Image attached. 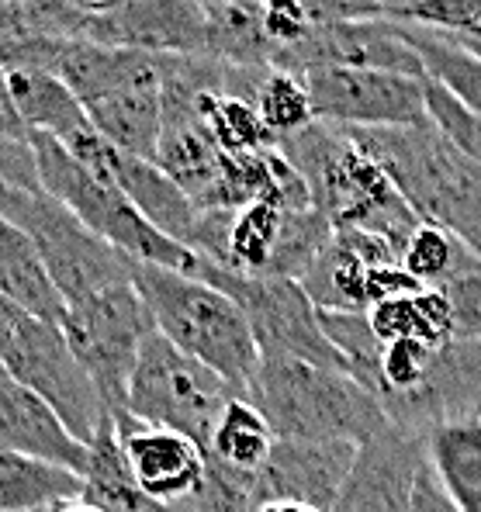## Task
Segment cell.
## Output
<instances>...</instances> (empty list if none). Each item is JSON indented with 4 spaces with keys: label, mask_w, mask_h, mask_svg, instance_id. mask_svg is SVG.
<instances>
[{
    "label": "cell",
    "mask_w": 481,
    "mask_h": 512,
    "mask_svg": "<svg viewBox=\"0 0 481 512\" xmlns=\"http://www.w3.org/2000/svg\"><path fill=\"white\" fill-rule=\"evenodd\" d=\"M277 153L305 177L315 212L333 229H367L405 253L419 218L395 191L378 160L364 153L340 125L312 122L302 132L277 142Z\"/></svg>",
    "instance_id": "obj_1"
},
{
    "label": "cell",
    "mask_w": 481,
    "mask_h": 512,
    "mask_svg": "<svg viewBox=\"0 0 481 512\" xmlns=\"http://www.w3.org/2000/svg\"><path fill=\"white\" fill-rule=\"evenodd\" d=\"M381 163L423 225L457 236L481 256V167L426 118L402 128H343Z\"/></svg>",
    "instance_id": "obj_2"
},
{
    "label": "cell",
    "mask_w": 481,
    "mask_h": 512,
    "mask_svg": "<svg viewBox=\"0 0 481 512\" xmlns=\"http://www.w3.org/2000/svg\"><path fill=\"white\" fill-rule=\"evenodd\" d=\"M132 284L153 315L156 333L243 398L260 367V346L236 298L208 281L149 263H132Z\"/></svg>",
    "instance_id": "obj_3"
},
{
    "label": "cell",
    "mask_w": 481,
    "mask_h": 512,
    "mask_svg": "<svg viewBox=\"0 0 481 512\" xmlns=\"http://www.w3.org/2000/svg\"><path fill=\"white\" fill-rule=\"evenodd\" d=\"M243 398L263 412L277 440L360 447L392 426L357 378L295 357H260Z\"/></svg>",
    "instance_id": "obj_4"
},
{
    "label": "cell",
    "mask_w": 481,
    "mask_h": 512,
    "mask_svg": "<svg viewBox=\"0 0 481 512\" xmlns=\"http://www.w3.org/2000/svg\"><path fill=\"white\" fill-rule=\"evenodd\" d=\"M32 149L42 191L70 208L94 236H101L104 243L115 246L118 253H125L135 263L177 270V274L198 277V281L205 277L208 260H201L198 253H191L187 246L163 236L156 225H149L111 180H101L84 170L56 139L32 135Z\"/></svg>",
    "instance_id": "obj_5"
},
{
    "label": "cell",
    "mask_w": 481,
    "mask_h": 512,
    "mask_svg": "<svg viewBox=\"0 0 481 512\" xmlns=\"http://www.w3.org/2000/svg\"><path fill=\"white\" fill-rule=\"evenodd\" d=\"M0 215L32 239L66 308L132 281L135 260L94 236L70 208L59 205L42 187L0 184Z\"/></svg>",
    "instance_id": "obj_6"
},
{
    "label": "cell",
    "mask_w": 481,
    "mask_h": 512,
    "mask_svg": "<svg viewBox=\"0 0 481 512\" xmlns=\"http://www.w3.org/2000/svg\"><path fill=\"white\" fill-rule=\"evenodd\" d=\"M0 367L32 388L80 443L94 440L108 409L59 322L35 319L0 298Z\"/></svg>",
    "instance_id": "obj_7"
},
{
    "label": "cell",
    "mask_w": 481,
    "mask_h": 512,
    "mask_svg": "<svg viewBox=\"0 0 481 512\" xmlns=\"http://www.w3.org/2000/svg\"><path fill=\"white\" fill-rule=\"evenodd\" d=\"M232 398L236 391L219 374L180 353L160 333H153L135 360L125 412L146 426L187 436L191 443H198L201 454H208L219 416Z\"/></svg>",
    "instance_id": "obj_8"
},
{
    "label": "cell",
    "mask_w": 481,
    "mask_h": 512,
    "mask_svg": "<svg viewBox=\"0 0 481 512\" xmlns=\"http://www.w3.org/2000/svg\"><path fill=\"white\" fill-rule=\"evenodd\" d=\"M59 326L94 381L104 409H125L135 360L142 353V343L156 333L153 315L135 291V284H115L80 305H70Z\"/></svg>",
    "instance_id": "obj_9"
},
{
    "label": "cell",
    "mask_w": 481,
    "mask_h": 512,
    "mask_svg": "<svg viewBox=\"0 0 481 512\" xmlns=\"http://www.w3.org/2000/svg\"><path fill=\"white\" fill-rule=\"evenodd\" d=\"M201 281L222 288L236 298L253 329V340L260 346V357H295L305 364H319L329 371H343L347 364L329 343L322 329V312L305 295V288L288 277H243L208 263Z\"/></svg>",
    "instance_id": "obj_10"
},
{
    "label": "cell",
    "mask_w": 481,
    "mask_h": 512,
    "mask_svg": "<svg viewBox=\"0 0 481 512\" xmlns=\"http://www.w3.org/2000/svg\"><path fill=\"white\" fill-rule=\"evenodd\" d=\"M315 122L340 128H402L426 122V80L385 70L322 66L302 77Z\"/></svg>",
    "instance_id": "obj_11"
},
{
    "label": "cell",
    "mask_w": 481,
    "mask_h": 512,
    "mask_svg": "<svg viewBox=\"0 0 481 512\" xmlns=\"http://www.w3.org/2000/svg\"><path fill=\"white\" fill-rule=\"evenodd\" d=\"M322 66H353V70H385L402 77L426 80L423 59L405 39L402 25L392 18L374 21H336V25H312L302 42L277 49L270 70H284L302 80L305 73Z\"/></svg>",
    "instance_id": "obj_12"
},
{
    "label": "cell",
    "mask_w": 481,
    "mask_h": 512,
    "mask_svg": "<svg viewBox=\"0 0 481 512\" xmlns=\"http://www.w3.org/2000/svg\"><path fill=\"white\" fill-rule=\"evenodd\" d=\"M385 419L416 436H430L433 429L464 419H481V340L437 346L423 384L388 405Z\"/></svg>",
    "instance_id": "obj_13"
},
{
    "label": "cell",
    "mask_w": 481,
    "mask_h": 512,
    "mask_svg": "<svg viewBox=\"0 0 481 512\" xmlns=\"http://www.w3.org/2000/svg\"><path fill=\"white\" fill-rule=\"evenodd\" d=\"M80 39L149 56H205L208 21L194 0H135L108 14L84 11Z\"/></svg>",
    "instance_id": "obj_14"
},
{
    "label": "cell",
    "mask_w": 481,
    "mask_h": 512,
    "mask_svg": "<svg viewBox=\"0 0 481 512\" xmlns=\"http://www.w3.org/2000/svg\"><path fill=\"white\" fill-rule=\"evenodd\" d=\"M426 461V436L385 426L357 447V461L333 512H412V488Z\"/></svg>",
    "instance_id": "obj_15"
},
{
    "label": "cell",
    "mask_w": 481,
    "mask_h": 512,
    "mask_svg": "<svg viewBox=\"0 0 481 512\" xmlns=\"http://www.w3.org/2000/svg\"><path fill=\"white\" fill-rule=\"evenodd\" d=\"M353 461H357L353 443L277 440L267 464L257 471L260 509L267 502H298V506L333 512Z\"/></svg>",
    "instance_id": "obj_16"
},
{
    "label": "cell",
    "mask_w": 481,
    "mask_h": 512,
    "mask_svg": "<svg viewBox=\"0 0 481 512\" xmlns=\"http://www.w3.org/2000/svg\"><path fill=\"white\" fill-rule=\"evenodd\" d=\"M139 488L163 506H187L205 481V454L187 436L146 426L125 409L108 412Z\"/></svg>",
    "instance_id": "obj_17"
},
{
    "label": "cell",
    "mask_w": 481,
    "mask_h": 512,
    "mask_svg": "<svg viewBox=\"0 0 481 512\" xmlns=\"http://www.w3.org/2000/svg\"><path fill=\"white\" fill-rule=\"evenodd\" d=\"M0 454H25L84 474L87 443L66 429L63 419L0 367Z\"/></svg>",
    "instance_id": "obj_18"
},
{
    "label": "cell",
    "mask_w": 481,
    "mask_h": 512,
    "mask_svg": "<svg viewBox=\"0 0 481 512\" xmlns=\"http://www.w3.org/2000/svg\"><path fill=\"white\" fill-rule=\"evenodd\" d=\"M87 118L97 135L122 149L135 160H156L163 132V90L160 77L142 80V84L122 87L115 94H104L101 101L87 104Z\"/></svg>",
    "instance_id": "obj_19"
},
{
    "label": "cell",
    "mask_w": 481,
    "mask_h": 512,
    "mask_svg": "<svg viewBox=\"0 0 481 512\" xmlns=\"http://www.w3.org/2000/svg\"><path fill=\"white\" fill-rule=\"evenodd\" d=\"M111 180H115L118 191L139 208V215L146 218L149 225H156L163 236H170L174 243L191 250V236H194V229H198L201 208L194 205L156 163L118 153Z\"/></svg>",
    "instance_id": "obj_20"
},
{
    "label": "cell",
    "mask_w": 481,
    "mask_h": 512,
    "mask_svg": "<svg viewBox=\"0 0 481 512\" xmlns=\"http://www.w3.org/2000/svg\"><path fill=\"white\" fill-rule=\"evenodd\" d=\"M84 499L94 502L101 512H194L191 502L187 506H163V502H153L142 492L111 416L101 419L94 440L87 443Z\"/></svg>",
    "instance_id": "obj_21"
},
{
    "label": "cell",
    "mask_w": 481,
    "mask_h": 512,
    "mask_svg": "<svg viewBox=\"0 0 481 512\" xmlns=\"http://www.w3.org/2000/svg\"><path fill=\"white\" fill-rule=\"evenodd\" d=\"M4 73L14 97V108H18L28 135H49L56 142H66L77 132L90 128L84 104L77 101V94L56 73L32 70V66H14V70Z\"/></svg>",
    "instance_id": "obj_22"
},
{
    "label": "cell",
    "mask_w": 481,
    "mask_h": 512,
    "mask_svg": "<svg viewBox=\"0 0 481 512\" xmlns=\"http://www.w3.org/2000/svg\"><path fill=\"white\" fill-rule=\"evenodd\" d=\"M0 298L45 322H63L66 301L59 298L32 239L0 215Z\"/></svg>",
    "instance_id": "obj_23"
},
{
    "label": "cell",
    "mask_w": 481,
    "mask_h": 512,
    "mask_svg": "<svg viewBox=\"0 0 481 512\" xmlns=\"http://www.w3.org/2000/svg\"><path fill=\"white\" fill-rule=\"evenodd\" d=\"M426 464L461 512H481V419L440 426L426 436Z\"/></svg>",
    "instance_id": "obj_24"
},
{
    "label": "cell",
    "mask_w": 481,
    "mask_h": 512,
    "mask_svg": "<svg viewBox=\"0 0 481 512\" xmlns=\"http://www.w3.org/2000/svg\"><path fill=\"white\" fill-rule=\"evenodd\" d=\"M367 326L378 343L419 340L443 346L454 340V308L443 288H419L412 295L388 298L367 312Z\"/></svg>",
    "instance_id": "obj_25"
},
{
    "label": "cell",
    "mask_w": 481,
    "mask_h": 512,
    "mask_svg": "<svg viewBox=\"0 0 481 512\" xmlns=\"http://www.w3.org/2000/svg\"><path fill=\"white\" fill-rule=\"evenodd\" d=\"M208 21V59H219L239 70H270L277 45L267 39L260 21V0H229L219 7H205Z\"/></svg>",
    "instance_id": "obj_26"
},
{
    "label": "cell",
    "mask_w": 481,
    "mask_h": 512,
    "mask_svg": "<svg viewBox=\"0 0 481 512\" xmlns=\"http://www.w3.org/2000/svg\"><path fill=\"white\" fill-rule=\"evenodd\" d=\"M367 267L347 239L340 232H333V239L326 243V250L315 256V263L305 270V277L298 284L305 288V295L315 301L319 312H350V315H367Z\"/></svg>",
    "instance_id": "obj_27"
},
{
    "label": "cell",
    "mask_w": 481,
    "mask_h": 512,
    "mask_svg": "<svg viewBox=\"0 0 481 512\" xmlns=\"http://www.w3.org/2000/svg\"><path fill=\"white\" fill-rule=\"evenodd\" d=\"M84 495V474L25 454H0V512L52 509Z\"/></svg>",
    "instance_id": "obj_28"
},
{
    "label": "cell",
    "mask_w": 481,
    "mask_h": 512,
    "mask_svg": "<svg viewBox=\"0 0 481 512\" xmlns=\"http://www.w3.org/2000/svg\"><path fill=\"white\" fill-rule=\"evenodd\" d=\"M274 443H277L274 429H270L257 405L246 402V398H232L222 409L205 457H212V461H219L232 471L257 474L267 464Z\"/></svg>",
    "instance_id": "obj_29"
},
{
    "label": "cell",
    "mask_w": 481,
    "mask_h": 512,
    "mask_svg": "<svg viewBox=\"0 0 481 512\" xmlns=\"http://www.w3.org/2000/svg\"><path fill=\"white\" fill-rule=\"evenodd\" d=\"M398 25H402L405 39L416 49V56L423 59L426 80L440 84L447 94H454L464 108L481 115V59L457 49L454 42H447L443 35L430 32V28L405 25V21H398Z\"/></svg>",
    "instance_id": "obj_30"
},
{
    "label": "cell",
    "mask_w": 481,
    "mask_h": 512,
    "mask_svg": "<svg viewBox=\"0 0 481 512\" xmlns=\"http://www.w3.org/2000/svg\"><path fill=\"white\" fill-rule=\"evenodd\" d=\"M284 208L274 201H253V205L239 208L229 225V256H225V270L243 277H263L274 256L277 236L284 225Z\"/></svg>",
    "instance_id": "obj_31"
},
{
    "label": "cell",
    "mask_w": 481,
    "mask_h": 512,
    "mask_svg": "<svg viewBox=\"0 0 481 512\" xmlns=\"http://www.w3.org/2000/svg\"><path fill=\"white\" fill-rule=\"evenodd\" d=\"M402 267L423 288H440V284L481 267V256L437 225H419L402 253Z\"/></svg>",
    "instance_id": "obj_32"
},
{
    "label": "cell",
    "mask_w": 481,
    "mask_h": 512,
    "mask_svg": "<svg viewBox=\"0 0 481 512\" xmlns=\"http://www.w3.org/2000/svg\"><path fill=\"white\" fill-rule=\"evenodd\" d=\"M198 115L222 153H263V149L277 146L250 101L225 94H198Z\"/></svg>",
    "instance_id": "obj_33"
},
{
    "label": "cell",
    "mask_w": 481,
    "mask_h": 512,
    "mask_svg": "<svg viewBox=\"0 0 481 512\" xmlns=\"http://www.w3.org/2000/svg\"><path fill=\"white\" fill-rule=\"evenodd\" d=\"M333 225L322 212L305 208V212H288L277 236L274 256L263 277H288V281H302L305 270L315 263V256L326 250V243L333 239Z\"/></svg>",
    "instance_id": "obj_34"
},
{
    "label": "cell",
    "mask_w": 481,
    "mask_h": 512,
    "mask_svg": "<svg viewBox=\"0 0 481 512\" xmlns=\"http://www.w3.org/2000/svg\"><path fill=\"white\" fill-rule=\"evenodd\" d=\"M253 108H257L260 122L274 142L288 139V135L302 132V128L315 122L312 97H308L305 84L284 70L263 73L260 90H257V97H253Z\"/></svg>",
    "instance_id": "obj_35"
},
{
    "label": "cell",
    "mask_w": 481,
    "mask_h": 512,
    "mask_svg": "<svg viewBox=\"0 0 481 512\" xmlns=\"http://www.w3.org/2000/svg\"><path fill=\"white\" fill-rule=\"evenodd\" d=\"M426 115L471 163L481 167V115L468 111L454 94H447L433 80H426Z\"/></svg>",
    "instance_id": "obj_36"
},
{
    "label": "cell",
    "mask_w": 481,
    "mask_h": 512,
    "mask_svg": "<svg viewBox=\"0 0 481 512\" xmlns=\"http://www.w3.org/2000/svg\"><path fill=\"white\" fill-rule=\"evenodd\" d=\"M454 308V340H481V267L440 284Z\"/></svg>",
    "instance_id": "obj_37"
},
{
    "label": "cell",
    "mask_w": 481,
    "mask_h": 512,
    "mask_svg": "<svg viewBox=\"0 0 481 512\" xmlns=\"http://www.w3.org/2000/svg\"><path fill=\"white\" fill-rule=\"evenodd\" d=\"M260 21L277 49L302 42L312 32V14L305 11L302 0H260Z\"/></svg>",
    "instance_id": "obj_38"
},
{
    "label": "cell",
    "mask_w": 481,
    "mask_h": 512,
    "mask_svg": "<svg viewBox=\"0 0 481 512\" xmlns=\"http://www.w3.org/2000/svg\"><path fill=\"white\" fill-rule=\"evenodd\" d=\"M0 184L4 187H42L35 170L32 142H18L0 135Z\"/></svg>",
    "instance_id": "obj_39"
},
{
    "label": "cell",
    "mask_w": 481,
    "mask_h": 512,
    "mask_svg": "<svg viewBox=\"0 0 481 512\" xmlns=\"http://www.w3.org/2000/svg\"><path fill=\"white\" fill-rule=\"evenodd\" d=\"M312 14V25H336V21H374L385 18L374 0H302Z\"/></svg>",
    "instance_id": "obj_40"
},
{
    "label": "cell",
    "mask_w": 481,
    "mask_h": 512,
    "mask_svg": "<svg viewBox=\"0 0 481 512\" xmlns=\"http://www.w3.org/2000/svg\"><path fill=\"white\" fill-rule=\"evenodd\" d=\"M412 512H461L447 499V492H443L440 481L433 478V471L426 461L416 474V488H412Z\"/></svg>",
    "instance_id": "obj_41"
},
{
    "label": "cell",
    "mask_w": 481,
    "mask_h": 512,
    "mask_svg": "<svg viewBox=\"0 0 481 512\" xmlns=\"http://www.w3.org/2000/svg\"><path fill=\"white\" fill-rule=\"evenodd\" d=\"M0 135L18 139V142H32V135H28L25 122H21L18 108H14V97H11V87H7L4 66H0Z\"/></svg>",
    "instance_id": "obj_42"
},
{
    "label": "cell",
    "mask_w": 481,
    "mask_h": 512,
    "mask_svg": "<svg viewBox=\"0 0 481 512\" xmlns=\"http://www.w3.org/2000/svg\"><path fill=\"white\" fill-rule=\"evenodd\" d=\"M66 4L80 7V11H90V14H108V11H118V7L135 4V0H66Z\"/></svg>",
    "instance_id": "obj_43"
},
{
    "label": "cell",
    "mask_w": 481,
    "mask_h": 512,
    "mask_svg": "<svg viewBox=\"0 0 481 512\" xmlns=\"http://www.w3.org/2000/svg\"><path fill=\"white\" fill-rule=\"evenodd\" d=\"M374 4L381 7V14H385V18L398 21V18H402L405 11H409L412 4H416V0H374Z\"/></svg>",
    "instance_id": "obj_44"
},
{
    "label": "cell",
    "mask_w": 481,
    "mask_h": 512,
    "mask_svg": "<svg viewBox=\"0 0 481 512\" xmlns=\"http://www.w3.org/2000/svg\"><path fill=\"white\" fill-rule=\"evenodd\" d=\"M257 512H322V509H312V506H298V502H267L263 509Z\"/></svg>",
    "instance_id": "obj_45"
},
{
    "label": "cell",
    "mask_w": 481,
    "mask_h": 512,
    "mask_svg": "<svg viewBox=\"0 0 481 512\" xmlns=\"http://www.w3.org/2000/svg\"><path fill=\"white\" fill-rule=\"evenodd\" d=\"M56 512H101V509H97L94 502H87L84 495H80V499H73V502H59Z\"/></svg>",
    "instance_id": "obj_46"
},
{
    "label": "cell",
    "mask_w": 481,
    "mask_h": 512,
    "mask_svg": "<svg viewBox=\"0 0 481 512\" xmlns=\"http://www.w3.org/2000/svg\"><path fill=\"white\" fill-rule=\"evenodd\" d=\"M198 7H219V4H229V0H194Z\"/></svg>",
    "instance_id": "obj_47"
},
{
    "label": "cell",
    "mask_w": 481,
    "mask_h": 512,
    "mask_svg": "<svg viewBox=\"0 0 481 512\" xmlns=\"http://www.w3.org/2000/svg\"><path fill=\"white\" fill-rule=\"evenodd\" d=\"M32 512H56V506H52V509H32Z\"/></svg>",
    "instance_id": "obj_48"
}]
</instances>
